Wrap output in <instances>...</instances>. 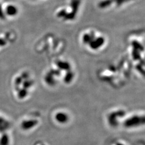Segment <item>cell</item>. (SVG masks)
<instances>
[{
  "label": "cell",
  "instance_id": "obj_6",
  "mask_svg": "<svg viewBox=\"0 0 145 145\" xmlns=\"http://www.w3.org/2000/svg\"><path fill=\"white\" fill-rule=\"evenodd\" d=\"M112 3L115 2L117 6H120L121 4H122L123 3H125V2H128L129 1H131V0H111Z\"/></svg>",
  "mask_w": 145,
  "mask_h": 145
},
{
  "label": "cell",
  "instance_id": "obj_5",
  "mask_svg": "<svg viewBox=\"0 0 145 145\" xmlns=\"http://www.w3.org/2000/svg\"><path fill=\"white\" fill-rule=\"evenodd\" d=\"M17 8L15 7L12 6L8 7L7 10V12L9 15H15L17 13Z\"/></svg>",
  "mask_w": 145,
  "mask_h": 145
},
{
  "label": "cell",
  "instance_id": "obj_4",
  "mask_svg": "<svg viewBox=\"0 0 145 145\" xmlns=\"http://www.w3.org/2000/svg\"><path fill=\"white\" fill-rule=\"evenodd\" d=\"M112 3V2L111 0H104V1H102L99 3V6L101 8H106V7H108L110 6Z\"/></svg>",
  "mask_w": 145,
  "mask_h": 145
},
{
  "label": "cell",
  "instance_id": "obj_3",
  "mask_svg": "<svg viewBox=\"0 0 145 145\" xmlns=\"http://www.w3.org/2000/svg\"><path fill=\"white\" fill-rule=\"evenodd\" d=\"M94 35L93 33H88L84 36V42L85 43H90L94 39Z\"/></svg>",
  "mask_w": 145,
  "mask_h": 145
},
{
  "label": "cell",
  "instance_id": "obj_1",
  "mask_svg": "<svg viewBox=\"0 0 145 145\" xmlns=\"http://www.w3.org/2000/svg\"><path fill=\"white\" fill-rule=\"evenodd\" d=\"M80 0H72L71 5L72 7V12L71 13H67L65 16L63 18L66 20H72L75 18L76 13L78 11L80 6Z\"/></svg>",
  "mask_w": 145,
  "mask_h": 145
},
{
  "label": "cell",
  "instance_id": "obj_2",
  "mask_svg": "<svg viewBox=\"0 0 145 145\" xmlns=\"http://www.w3.org/2000/svg\"><path fill=\"white\" fill-rule=\"evenodd\" d=\"M104 42V39L103 38H98L96 40H93L91 42H90V45L91 47L93 48V49H96L99 48V47H101V45H103Z\"/></svg>",
  "mask_w": 145,
  "mask_h": 145
}]
</instances>
